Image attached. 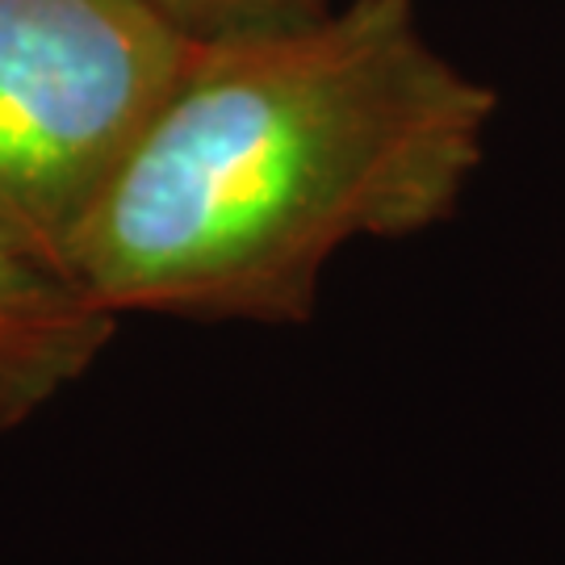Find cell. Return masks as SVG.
<instances>
[{"label": "cell", "instance_id": "1", "mask_svg": "<svg viewBox=\"0 0 565 565\" xmlns=\"http://www.w3.org/2000/svg\"><path fill=\"white\" fill-rule=\"evenodd\" d=\"M494 114L411 0L198 39L60 268L118 323L302 327L348 243L452 218Z\"/></svg>", "mask_w": 565, "mask_h": 565}, {"label": "cell", "instance_id": "2", "mask_svg": "<svg viewBox=\"0 0 565 565\" xmlns=\"http://www.w3.org/2000/svg\"><path fill=\"white\" fill-rule=\"evenodd\" d=\"M193 46L147 0H0V226L63 264Z\"/></svg>", "mask_w": 565, "mask_h": 565}, {"label": "cell", "instance_id": "3", "mask_svg": "<svg viewBox=\"0 0 565 565\" xmlns=\"http://www.w3.org/2000/svg\"><path fill=\"white\" fill-rule=\"evenodd\" d=\"M118 327L60 264L0 226V436L81 385Z\"/></svg>", "mask_w": 565, "mask_h": 565}, {"label": "cell", "instance_id": "4", "mask_svg": "<svg viewBox=\"0 0 565 565\" xmlns=\"http://www.w3.org/2000/svg\"><path fill=\"white\" fill-rule=\"evenodd\" d=\"M189 30L193 39H226L247 30H268L327 9L323 0H147Z\"/></svg>", "mask_w": 565, "mask_h": 565}, {"label": "cell", "instance_id": "5", "mask_svg": "<svg viewBox=\"0 0 565 565\" xmlns=\"http://www.w3.org/2000/svg\"><path fill=\"white\" fill-rule=\"evenodd\" d=\"M323 4H331V0H323Z\"/></svg>", "mask_w": 565, "mask_h": 565}]
</instances>
